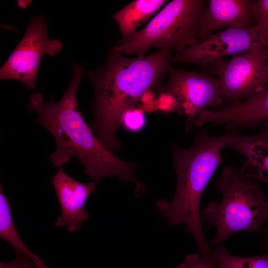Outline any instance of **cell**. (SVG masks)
<instances>
[{
	"mask_svg": "<svg viewBox=\"0 0 268 268\" xmlns=\"http://www.w3.org/2000/svg\"><path fill=\"white\" fill-rule=\"evenodd\" d=\"M121 124L130 131L136 132L141 130L145 124V117L141 108H131L123 114Z\"/></svg>",
	"mask_w": 268,
	"mask_h": 268,
	"instance_id": "e0dca14e",
	"label": "cell"
},
{
	"mask_svg": "<svg viewBox=\"0 0 268 268\" xmlns=\"http://www.w3.org/2000/svg\"><path fill=\"white\" fill-rule=\"evenodd\" d=\"M204 119L229 128L255 127L268 121V89L244 101L206 111Z\"/></svg>",
	"mask_w": 268,
	"mask_h": 268,
	"instance_id": "7c38bea8",
	"label": "cell"
},
{
	"mask_svg": "<svg viewBox=\"0 0 268 268\" xmlns=\"http://www.w3.org/2000/svg\"><path fill=\"white\" fill-rule=\"evenodd\" d=\"M167 82L159 87V91L172 94L177 100L179 113L187 118L186 131L189 132L196 119L208 107L223 105L220 84L218 79L196 71L175 69L170 65Z\"/></svg>",
	"mask_w": 268,
	"mask_h": 268,
	"instance_id": "ba28073f",
	"label": "cell"
},
{
	"mask_svg": "<svg viewBox=\"0 0 268 268\" xmlns=\"http://www.w3.org/2000/svg\"><path fill=\"white\" fill-rule=\"evenodd\" d=\"M211 252L219 268H268V252L257 257H239L231 255L222 246Z\"/></svg>",
	"mask_w": 268,
	"mask_h": 268,
	"instance_id": "2e32d148",
	"label": "cell"
},
{
	"mask_svg": "<svg viewBox=\"0 0 268 268\" xmlns=\"http://www.w3.org/2000/svg\"><path fill=\"white\" fill-rule=\"evenodd\" d=\"M16 258L9 262H0V268H40L25 255L16 254Z\"/></svg>",
	"mask_w": 268,
	"mask_h": 268,
	"instance_id": "44dd1931",
	"label": "cell"
},
{
	"mask_svg": "<svg viewBox=\"0 0 268 268\" xmlns=\"http://www.w3.org/2000/svg\"><path fill=\"white\" fill-rule=\"evenodd\" d=\"M231 132L211 136L206 132L199 133L194 144L188 148L174 146V167L177 186L172 201H158L155 205L170 226L181 223L196 239L199 252L210 254V249L202 231L200 212L201 200L207 183L216 169L223 162L221 152L235 137Z\"/></svg>",
	"mask_w": 268,
	"mask_h": 268,
	"instance_id": "3957f363",
	"label": "cell"
},
{
	"mask_svg": "<svg viewBox=\"0 0 268 268\" xmlns=\"http://www.w3.org/2000/svg\"><path fill=\"white\" fill-rule=\"evenodd\" d=\"M254 14L256 25L268 36V0L255 1Z\"/></svg>",
	"mask_w": 268,
	"mask_h": 268,
	"instance_id": "d6986e66",
	"label": "cell"
},
{
	"mask_svg": "<svg viewBox=\"0 0 268 268\" xmlns=\"http://www.w3.org/2000/svg\"><path fill=\"white\" fill-rule=\"evenodd\" d=\"M255 1L252 0H208L202 14L197 38L206 40L223 28H247L256 24Z\"/></svg>",
	"mask_w": 268,
	"mask_h": 268,
	"instance_id": "8fae6325",
	"label": "cell"
},
{
	"mask_svg": "<svg viewBox=\"0 0 268 268\" xmlns=\"http://www.w3.org/2000/svg\"><path fill=\"white\" fill-rule=\"evenodd\" d=\"M172 62L174 56L164 49L147 56L128 58L112 48L102 66L86 73L95 92V118L91 129L108 150L113 153L120 147L116 134L124 113L159 85Z\"/></svg>",
	"mask_w": 268,
	"mask_h": 268,
	"instance_id": "7a4b0ae2",
	"label": "cell"
},
{
	"mask_svg": "<svg viewBox=\"0 0 268 268\" xmlns=\"http://www.w3.org/2000/svg\"><path fill=\"white\" fill-rule=\"evenodd\" d=\"M47 27L42 15L31 18L22 39L0 68V79L19 81L29 90L36 88L43 56L56 55L63 48L60 41L49 38Z\"/></svg>",
	"mask_w": 268,
	"mask_h": 268,
	"instance_id": "52a82bcc",
	"label": "cell"
},
{
	"mask_svg": "<svg viewBox=\"0 0 268 268\" xmlns=\"http://www.w3.org/2000/svg\"><path fill=\"white\" fill-rule=\"evenodd\" d=\"M157 110L164 112L177 111L179 113V106L176 98L171 94L159 91L156 100Z\"/></svg>",
	"mask_w": 268,
	"mask_h": 268,
	"instance_id": "ffe728a7",
	"label": "cell"
},
{
	"mask_svg": "<svg viewBox=\"0 0 268 268\" xmlns=\"http://www.w3.org/2000/svg\"><path fill=\"white\" fill-rule=\"evenodd\" d=\"M267 75H268V47H267Z\"/></svg>",
	"mask_w": 268,
	"mask_h": 268,
	"instance_id": "7402d4cb",
	"label": "cell"
},
{
	"mask_svg": "<svg viewBox=\"0 0 268 268\" xmlns=\"http://www.w3.org/2000/svg\"><path fill=\"white\" fill-rule=\"evenodd\" d=\"M215 187L222 194V200L209 202L203 210L207 223L217 228L212 244L221 246L237 231L259 232L268 219V199L257 183L234 166L227 165Z\"/></svg>",
	"mask_w": 268,
	"mask_h": 268,
	"instance_id": "277c9868",
	"label": "cell"
},
{
	"mask_svg": "<svg viewBox=\"0 0 268 268\" xmlns=\"http://www.w3.org/2000/svg\"><path fill=\"white\" fill-rule=\"evenodd\" d=\"M0 237L9 243L16 254H21L40 268H49L43 260L33 253L24 244L16 229L11 213L10 202L0 184Z\"/></svg>",
	"mask_w": 268,
	"mask_h": 268,
	"instance_id": "9a60e30c",
	"label": "cell"
},
{
	"mask_svg": "<svg viewBox=\"0 0 268 268\" xmlns=\"http://www.w3.org/2000/svg\"><path fill=\"white\" fill-rule=\"evenodd\" d=\"M267 47H256L229 60H219L207 68L216 75L226 104L253 97L267 89Z\"/></svg>",
	"mask_w": 268,
	"mask_h": 268,
	"instance_id": "8992f818",
	"label": "cell"
},
{
	"mask_svg": "<svg viewBox=\"0 0 268 268\" xmlns=\"http://www.w3.org/2000/svg\"><path fill=\"white\" fill-rule=\"evenodd\" d=\"M216 261L212 254L188 255L184 262L177 268H214Z\"/></svg>",
	"mask_w": 268,
	"mask_h": 268,
	"instance_id": "ac0fdd59",
	"label": "cell"
},
{
	"mask_svg": "<svg viewBox=\"0 0 268 268\" xmlns=\"http://www.w3.org/2000/svg\"><path fill=\"white\" fill-rule=\"evenodd\" d=\"M247 159L241 171L248 177L268 185V121L257 134L246 136L237 133L227 146Z\"/></svg>",
	"mask_w": 268,
	"mask_h": 268,
	"instance_id": "4fadbf2b",
	"label": "cell"
},
{
	"mask_svg": "<svg viewBox=\"0 0 268 268\" xmlns=\"http://www.w3.org/2000/svg\"><path fill=\"white\" fill-rule=\"evenodd\" d=\"M207 2L204 0H173L152 18L143 29L113 47L126 54L145 56L152 47L176 54L199 43L197 35Z\"/></svg>",
	"mask_w": 268,
	"mask_h": 268,
	"instance_id": "5b68a950",
	"label": "cell"
},
{
	"mask_svg": "<svg viewBox=\"0 0 268 268\" xmlns=\"http://www.w3.org/2000/svg\"><path fill=\"white\" fill-rule=\"evenodd\" d=\"M84 68L73 64L71 81L59 101L44 103L40 92L29 97L28 109L37 114L35 122L49 131L55 141L56 150L49 159L60 167L74 156L83 166V173L97 183L117 177L122 182L138 185L134 172L136 164L119 159L105 148L79 110L76 93Z\"/></svg>",
	"mask_w": 268,
	"mask_h": 268,
	"instance_id": "6da1fadb",
	"label": "cell"
},
{
	"mask_svg": "<svg viewBox=\"0 0 268 268\" xmlns=\"http://www.w3.org/2000/svg\"><path fill=\"white\" fill-rule=\"evenodd\" d=\"M259 46L268 47V36L256 24L247 28H226L175 55L174 62L207 67L224 56L240 55Z\"/></svg>",
	"mask_w": 268,
	"mask_h": 268,
	"instance_id": "9c48e42d",
	"label": "cell"
},
{
	"mask_svg": "<svg viewBox=\"0 0 268 268\" xmlns=\"http://www.w3.org/2000/svg\"><path fill=\"white\" fill-rule=\"evenodd\" d=\"M168 0H136L118 11L114 16L122 34V42L127 39L136 29L148 20Z\"/></svg>",
	"mask_w": 268,
	"mask_h": 268,
	"instance_id": "5bb4252c",
	"label": "cell"
},
{
	"mask_svg": "<svg viewBox=\"0 0 268 268\" xmlns=\"http://www.w3.org/2000/svg\"><path fill=\"white\" fill-rule=\"evenodd\" d=\"M58 199L61 215L55 222L56 227L67 226L70 232L80 231L82 222L89 216L84 208L88 197L96 192L92 182L82 183L67 175L62 167L52 179Z\"/></svg>",
	"mask_w": 268,
	"mask_h": 268,
	"instance_id": "30bf717a",
	"label": "cell"
}]
</instances>
